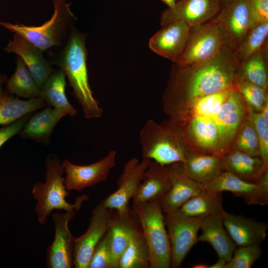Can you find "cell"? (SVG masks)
<instances>
[{
	"label": "cell",
	"instance_id": "36",
	"mask_svg": "<svg viewBox=\"0 0 268 268\" xmlns=\"http://www.w3.org/2000/svg\"><path fill=\"white\" fill-rule=\"evenodd\" d=\"M236 90L240 93L244 100L256 111H261L268 102L266 89L249 82L238 74Z\"/></svg>",
	"mask_w": 268,
	"mask_h": 268
},
{
	"label": "cell",
	"instance_id": "9",
	"mask_svg": "<svg viewBox=\"0 0 268 268\" xmlns=\"http://www.w3.org/2000/svg\"><path fill=\"white\" fill-rule=\"evenodd\" d=\"M164 215L171 246V268H178L198 242V233L203 218L185 217L174 214Z\"/></svg>",
	"mask_w": 268,
	"mask_h": 268
},
{
	"label": "cell",
	"instance_id": "22",
	"mask_svg": "<svg viewBox=\"0 0 268 268\" xmlns=\"http://www.w3.org/2000/svg\"><path fill=\"white\" fill-rule=\"evenodd\" d=\"M201 235L198 242L209 243L216 252L218 258L228 262L232 258L236 245L227 232L220 215L203 218L200 224Z\"/></svg>",
	"mask_w": 268,
	"mask_h": 268
},
{
	"label": "cell",
	"instance_id": "28",
	"mask_svg": "<svg viewBox=\"0 0 268 268\" xmlns=\"http://www.w3.org/2000/svg\"><path fill=\"white\" fill-rule=\"evenodd\" d=\"M66 86L64 72L62 70L54 71L41 87V97L46 104L66 116H74L77 111L67 98Z\"/></svg>",
	"mask_w": 268,
	"mask_h": 268
},
{
	"label": "cell",
	"instance_id": "35",
	"mask_svg": "<svg viewBox=\"0 0 268 268\" xmlns=\"http://www.w3.org/2000/svg\"><path fill=\"white\" fill-rule=\"evenodd\" d=\"M231 90L215 92L191 101L195 116L213 118L220 110Z\"/></svg>",
	"mask_w": 268,
	"mask_h": 268
},
{
	"label": "cell",
	"instance_id": "11",
	"mask_svg": "<svg viewBox=\"0 0 268 268\" xmlns=\"http://www.w3.org/2000/svg\"><path fill=\"white\" fill-rule=\"evenodd\" d=\"M111 209L106 207L103 201L92 210L89 225L81 236L74 238L73 267L88 268L92 253L109 225Z\"/></svg>",
	"mask_w": 268,
	"mask_h": 268
},
{
	"label": "cell",
	"instance_id": "33",
	"mask_svg": "<svg viewBox=\"0 0 268 268\" xmlns=\"http://www.w3.org/2000/svg\"><path fill=\"white\" fill-rule=\"evenodd\" d=\"M191 132L195 140L201 147L214 150L220 143L216 124L212 118L195 116L190 125Z\"/></svg>",
	"mask_w": 268,
	"mask_h": 268
},
{
	"label": "cell",
	"instance_id": "3",
	"mask_svg": "<svg viewBox=\"0 0 268 268\" xmlns=\"http://www.w3.org/2000/svg\"><path fill=\"white\" fill-rule=\"evenodd\" d=\"M45 167V181L35 183L31 191L37 202L35 211L37 219L43 225L46 224L48 217L53 210L76 212L88 199V196L83 195L77 197L74 203L67 201L69 193L65 185L62 163L56 154L51 153L47 156Z\"/></svg>",
	"mask_w": 268,
	"mask_h": 268
},
{
	"label": "cell",
	"instance_id": "4",
	"mask_svg": "<svg viewBox=\"0 0 268 268\" xmlns=\"http://www.w3.org/2000/svg\"><path fill=\"white\" fill-rule=\"evenodd\" d=\"M132 209L148 248L150 268H171L170 243L159 201L133 203Z\"/></svg>",
	"mask_w": 268,
	"mask_h": 268
},
{
	"label": "cell",
	"instance_id": "42",
	"mask_svg": "<svg viewBox=\"0 0 268 268\" xmlns=\"http://www.w3.org/2000/svg\"><path fill=\"white\" fill-rule=\"evenodd\" d=\"M28 115L0 128V148L9 139L19 134L28 120Z\"/></svg>",
	"mask_w": 268,
	"mask_h": 268
},
{
	"label": "cell",
	"instance_id": "18",
	"mask_svg": "<svg viewBox=\"0 0 268 268\" xmlns=\"http://www.w3.org/2000/svg\"><path fill=\"white\" fill-rule=\"evenodd\" d=\"M140 225L135 212L131 207L125 212L111 209L108 232L115 268L127 248L134 232Z\"/></svg>",
	"mask_w": 268,
	"mask_h": 268
},
{
	"label": "cell",
	"instance_id": "43",
	"mask_svg": "<svg viewBox=\"0 0 268 268\" xmlns=\"http://www.w3.org/2000/svg\"><path fill=\"white\" fill-rule=\"evenodd\" d=\"M260 190L263 195L268 199V169L265 170L259 179L257 183Z\"/></svg>",
	"mask_w": 268,
	"mask_h": 268
},
{
	"label": "cell",
	"instance_id": "2",
	"mask_svg": "<svg viewBox=\"0 0 268 268\" xmlns=\"http://www.w3.org/2000/svg\"><path fill=\"white\" fill-rule=\"evenodd\" d=\"M85 35L73 31L62 50L56 64L67 77L85 118L101 117L103 109L94 98L88 78Z\"/></svg>",
	"mask_w": 268,
	"mask_h": 268
},
{
	"label": "cell",
	"instance_id": "25",
	"mask_svg": "<svg viewBox=\"0 0 268 268\" xmlns=\"http://www.w3.org/2000/svg\"><path fill=\"white\" fill-rule=\"evenodd\" d=\"M224 211L221 193L205 189L171 214L185 217L203 218L210 215L222 216Z\"/></svg>",
	"mask_w": 268,
	"mask_h": 268
},
{
	"label": "cell",
	"instance_id": "40",
	"mask_svg": "<svg viewBox=\"0 0 268 268\" xmlns=\"http://www.w3.org/2000/svg\"><path fill=\"white\" fill-rule=\"evenodd\" d=\"M238 150L253 156H260L259 143L255 129L249 120L243 125L237 141Z\"/></svg>",
	"mask_w": 268,
	"mask_h": 268
},
{
	"label": "cell",
	"instance_id": "20",
	"mask_svg": "<svg viewBox=\"0 0 268 268\" xmlns=\"http://www.w3.org/2000/svg\"><path fill=\"white\" fill-rule=\"evenodd\" d=\"M204 186L206 190L213 192H231L242 198L250 205H265L268 202V199L261 193L257 183L244 180L230 171H221Z\"/></svg>",
	"mask_w": 268,
	"mask_h": 268
},
{
	"label": "cell",
	"instance_id": "50",
	"mask_svg": "<svg viewBox=\"0 0 268 268\" xmlns=\"http://www.w3.org/2000/svg\"></svg>",
	"mask_w": 268,
	"mask_h": 268
},
{
	"label": "cell",
	"instance_id": "21",
	"mask_svg": "<svg viewBox=\"0 0 268 268\" xmlns=\"http://www.w3.org/2000/svg\"><path fill=\"white\" fill-rule=\"evenodd\" d=\"M170 188V165H161L151 160L133 198V203L160 201Z\"/></svg>",
	"mask_w": 268,
	"mask_h": 268
},
{
	"label": "cell",
	"instance_id": "39",
	"mask_svg": "<svg viewBox=\"0 0 268 268\" xmlns=\"http://www.w3.org/2000/svg\"><path fill=\"white\" fill-rule=\"evenodd\" d=\"M250 121L253 125L258 136L260 156L264 166L267 168L268 163V119L261 113L252 112L250 115Z\"/></svg>",
	"mask_w": 268,
	"mask_h": 268
},
{
	"label": "cell",
	"instance_id": "46",
	"mask_svg": "<svg viewBox=\"0 0 268 268\" xmlns=\"http://www.w3.org/2000/svg\"><path fill=\"white\" fill-rule=\"evenodd\" d=\"M261 114L265 118L268 119V102L266 103L263 108Z\"/></svg>",
	"mask_w": 268,
	"mask_h": 268
},
{
	"label": "cell",
	"instance_id": "16",
	"mask_svg": "<svg viewBox=\"0 0 268 268\" xmlns=\"http://www.w3.org/2000/svg\"><path fill=\"white\" fill-rule=\"evenodd\" d=\"M171 188L159 201L164 215L175 212L192 197L205 188L190 178L182 171L180 163L170 165Z\"/></svg>",
	"mask_w": 268,
	"mask_h": 268
},
{
	"label": "cell",
	"instance_id": "17",
	"mask_svg": "<svg viewBox=\"0 0 268 268\" xmlns=\"http://www.w3.org/2000/svg\"><path fill=\"white\" fill-rule=\"evenodd\" d=\"M21 58L41 88L48 77L54 71L42 52L23 37L15 34L4 49Z\"/></svg>",
	"mask_w": 268,
	"mask_h": 268
},
{
	"label": "cell",
	"instance_id": "44",
	"mask_svg": "<svg viewBox=\"0 0 268 268\" xmlns=\"http://www.w3.org/2000/svg\"><path fill=\"white\" fill-rule=\"evenodd\" d=\"M227 262L223 259L218 258L217 261L213 265L209 266V268H225Z\"/></svg>",
	"mask_w": 268,
	"mask_h": 268
},
{
	"label": "cell",
	"instance_id": "30",
	"mask_svg": "<svg viewBox=\"0 0 268 268\" xmlns=\"http://www.w3.org/2000/svg\"><path fill=\"white\" fill-rule=\"evenodd\" d=\"M5 92L10 95L34 99L41 97L39 88L21 58H16V67L12 75L7 79Z\"/></svg>",
	"mask_w": 268,
	"mask_h": 268
},
{
	"label": "cell",
	"instance_id": "47",
	"mask_svg": "<svg viewBox=\"0 0 268 268\" xmlns=\"http://www.w3.org/2000/svg\"><path fill=\"white\" fill-rule=\"evenodd\" d=\"M161 1L164 2L165 4H166L168 7V8H172L176 4V2L177 1L176 0H160Z\"/></svg>",
	"mask_w": 268,
	"mask_h": 268
},
{
	"label": "cell",
	"instance_id": "32",
	"mask_svg": "<svg viewBox=\"0 0 268 268\" xmlns=\"http://www.w3.org/2000/svg\"><path fill=\"white\" fill-rule=\"evenodd\" d=\"M267 47L240 62L238 74L249 82L267 89Z\"/></svg>",
	"mask_w": 268,
	"mask_h": 268
},
{
	"label": "cell",
	"instance_id": "48",
	"mask_svg": "<svg viewBox=\"0 0 268 268\" xmlns=\"http://www.w3.org/2000/svg\"><path fill=\"white\" fill-rule=\"evenodd\" d=\"M193 268H208L209 266L204 264H198L196 265H194Z\"/></svg>",
	"mask_w": 268,
	"mask_h": 268
},
{
	"label": "cell",
	"instance_id": "45",
	"mask_svg": "<svg viewBox=\"0 0 268 268\" xmlns=\"http://www.w3.org/2000/svg\"><path fill=\"white\" fill-rule=\"evenodd\" d=\"M7 80L6 75L0 73V98L6 92L5 90H3V85L6 83Z\"/></svg>",
	"mask_w": 268,
	"mask_h": 268
},
{
	"label": "cell",
	"instance_id": "12",
	"mask_svg": "<svg viewBox=\"0 0 268 268\" xmlns=\"http://www.w3.org/2000/svg\"><path fill=\"white\" fill-rule=\"evenodd\" d=\"M75 211L52 214L55 226L53 242L46 252L47 267L49 268H71L73 267L74 238L68 228V223Z\"/></svg>",
	"mask_w": 268,
	"mask_h": 268
},
{
	"label": "cell",
	"instance_id": "8",
	"mask_svg": "<svg viewBox=\"0 0 268 268\" xmlns=\"http://www.w3.org/2000/svg\"><path fill=\"white\" fill-rule=\"evenodd\" d=\"M212 20L225 45L235 51L253 24L247 0H232L222 6Z\"/></svg>",
	"mask_w": 268,
	"mask_h": 268
},
{
	"label": "cell",
	"instance_id": "29",
	"mask_svg": "<svg viewBox=\"0 0 268 268\" xmlns=\"http://www.w3.org/2000/svg\"><path fill=\"white\" fill-rule=\"evenodd\" d=\"M41 97L22 100L5 92L0 98V126H6L46 106Z\"/></svg>",
	"mask_w": 268,
	"mask_h": 268
},
{
	"label": "cell",
	"instance_id": "24",
	"mask_svg": "<svg viewBox=\"0 0 268 268\" xmlns=\"http://www.w3.org/2000/svg\"><path fill=\"white\" fill-rule=\"evenodd\" d=\"M65 116L55 109L47 107L28 120L19 134L22 138L48 145L56 125Z\"/></svg>",
	"mask_w": 268,
	"mask_h": 268
},
{
	"label": "cell",
	"instance_id": "34",
	"mask_svg": "<svg viewBox=\"0 0 268 268\" xmlns=\"http://www.w3.org/2000/svg\"><path fill=\"white\" fill-rule=\"evenodd\" d=\"M268 22L253 24L236 50L240 62L267 46Z\"/></svg>",
	"mask_w": 268,
	"mask_h": 268
},
{
	"label": "cell",
	"instance_id": "6",
	"mask_svg": "<svg viewBox=\"0 0 268 268\" xmlns=\"http://www.w3.org/2000/svg\"><path fill=\"white\" fill-rule=\"evenodd\" d=\"M54 12L50 20L38 26L0 21V25L30 42L41 52L64 43L71 22L75 18L65 0H54Z\"/></svg>",
	"mask_w": 268,
	"mask_h": 268
},
{
	"label": "cell",
	"instance_id": "19",
	"mask_svg": "<svg viewBox=\"0 0 268 268\" xmlns=\"http://www.w3.org/2000/svg\"><path fill=\"white\" fill-rule=\"evenodd\" d=\"M222 219L227 232L236 246L260 244L267 236L268 225L264 222L225 210Z\"/></svg>",
	"mask_w": 268,
	"mask_h": 268
},
{
	"label": "cell",
	"instance_id": "49",
	"mask_svg": "<svg viewBox=\"0 0 268 268\" xmlns=\"http://www.w3.org/2000/svg\"><path fill=\"white\" fill-rule=\"evenodd\" d=\"M233 0H218L220 4L221 5V7L225 5V4H227L228 3L230 2Z\"/></svg>",
	"mask_w": 268,
	"mask_h": 268
},
{
	"label": "cell",
	"instance_id": "27",
	"mask_svg": "<svg viewBox=\"0 0 268 268\" xmlns=\"http://www.w3.org/2000/svg\"><path fill=\"white\" fill-rule=\"evenodd\" d=\"M182 171L192 180L205 185L221 171L220 157L214 155H187L185 162L180 163Z\"/></svg>",
	"mask_w": 268,
	"mask_h": 268
},
{
	"label": "cell",
	"instance_id": "38",
	"mask_svg": "<svg viewBox=\"0 0 268 268\" xmlns=\"http://www.w3.org/2000/svg\"><path fill=\"white\" fill-rule=\"evenodd\" d=\"M88 268H115L108 230L96 246Z\"/></svg>",
	"mask_w": 268,
	"mask_h": 268
},
{
	"label": "cell",
	"instance_id": "26",
	"mask_svg": "<svg viewBox=\"0 0 268 268\" xmlns=\"http://www.w3.org/2000/svg\"><path fill=\"white\" fill-rule=\"evenodd\" d=\"M222 170L230 171L240 178L257 183L267 169L258 156H253L239 150L220 157Z\"/></svg>",
	"mask_w": 268,
	"mask_h": 268
},
{
	"label": "cell",
	"instance_id": "1",
	"mask_svg": "<svg viewBox=\"0 0 268 268\" xmlns=\"http://www.w3.org/2000/svg\"><path fill=\"white\" fill-rule=\"evenodd\" d=\"M240 61L236 51L225 45L208 61L186 66L175 64L165 94L168 109L183 100L191 102L215 92L235 89Z\"/></svg>",
	"mask_w": 268,
	"mask_h": 268
},
{
	"label": "cell",
	"instance_id": "7",
	"mask_svg": "<svg viewBox=\"0 0 268 268\" xmlns=\"http://www.w3.org/2000/svg\"><path fill=\"white\" fill-rule=\"evenodd\" d=\"M225 45L223 36L212 19L192 27L185 49L176 64L186 66L208 61L218 55Z\"/></svg>",
	"mask_w": 268,
	"mask_h": 268
},
{
	"label": "cell",
	"instance_id": "14",
	"mask_svg": "<svg viewBox=\"0 0 268 268\" xmlns=\"http://www.w3.org/2000/svg\"><path fill=\"white\" fill-rule=\"evenodd\" d=\"M221 8L218 0H179L162 12L161 25L182 21L191 27L198 26L212 20Z\"/></svg>",
	"mask_w": 268,
	"mask_h": 268
},
{
	"label": "cell",
	"instance_id": "37",
	"mask_svg": "<svg viewBox=\"0 0 268 268\" xmlns=\"http://www.w3.org/2000/svg\"><path fill=\"white\" fill-rule=\"evenodd\" d=\"M262 254L260 244L238 247L225 268H251Z\"/></svg>",
	"mask_w": 268,
	"mask_h": 268
},
{
	"label": "cell",
	"instance_id": "15",
	"mask_svg": "<svg viewBox=\"0 0 268 268\" xmlns=\"http://www.w3.org/2000/svg\"><path fill=\"white\" fill-rule=\"evenodd\" d=\"M190 29L182 21L170 23L162 26L150 39L149 47L158 55L176 64L185 49Z\"/></svg>",
	"mask_w": 268,
	"mask_h": 268
},
{
	"label": "cell",
	"instance_id": "23",
	"mask_svg": "<svg viewBox=\"0 0 268 268\" xmlns=\"http://www.w3.org/2000/svg\"><path fill=\"white\" fill-rule=\"evenodd\" d=\"M244 99L236 90H231L217 114L212 118L218 128L220 143L234 136L244 114Z\"/></svg>",
	"mask_w": 268,
	"mask_h": 268
},
{
	"label": "cell",
	"instance_id": "13",
	"mask_svg": "<svg viewBox=\"0 0 268 268\" xmlns=\"http://www.w3.org/2000/svg\"><path fill=\"white\" fill-rule=\"evenodd\" d=\"M151 160L148 159H130L124 165L117 184V190L103 202L106 207L124 213L130 208L129 201L135 196L143 174Z\"/></svg>",
	"mask_w": 268,
	"mask_h": 268
},
{
	"label": "cell",
	"instance_id": "41",
	"mask_svg": "<svg viewBox=\"0 0 268 268\" xmlns=\"http://www.w3.org/2000/svg\"><path fill=\"white\" fill-rule=\"evenodd\" d=\"M253 23L268 22V0H249Z\"/></svg>",
	"mask_w": 268,
	"mask_h": 268
},
{
	"label": "cell",
	"instance_id": "5",
	"mask_svg": "<svg viewBox=\"0 0 268 268\" xmlns=\"http://www.w3.org/2000/svg\"><path fill=\"white\" fill-rule=\"evenodd\" d=\"M139 143L142 159L161 165L183 163L188 155L180 134L169 122L159 125L151 120L147 121L139 133Z\"/></svg>",
	"mask_w": 268,
	"mask_h": 268
},
{
	"label": "cell",
	"instance_id": "31",
	"mask_svg": "<svg viewBox=\"0 0 268 268\" xmlns=\"http://www.w3.org/2000/svg\"><path fill=\"white\" fill-rule=\"evenodd\" d=\"M150 268L148 248L140 226L132 235L121 255L118 268Z\"/></svg>",
	"mask_w": 268,
	"mask_h": 268
},
{
	"label": "cell",
	"instance_id": "10",
	"mask_svg": "<svg viewBox=\"0 0 268 268\" xmlns=\"http://www.w3.org/2000/svg\"><path fill=\"white\" fill-rule=\"evenodd\" d=\"M116 152L114 150L100 160L89 165H76L65 160L62 164L67 189L79 192L105 181L110 170L116 166Z\"/></svg>",
	"mask_w": 268,
	"mask_h": 268
}]
</instances>
